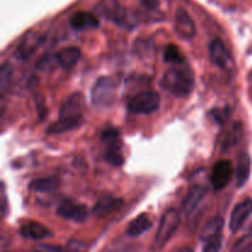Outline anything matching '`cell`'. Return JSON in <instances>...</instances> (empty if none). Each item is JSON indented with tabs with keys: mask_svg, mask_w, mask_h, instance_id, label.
I'll return each mask as SVG.
<instances>
[{
	"mask_svg": "<svg viewBox=\"0 0 252 252\" xmlns=\"http://www.w3.org/2000/svg\"><path fill=\"white\" fill-rule=\"evenodd\" d=\"M81 52L78 47H66L57 53L59 65L64 69H71L79 62Z\"/></svg>",
	"mask_w": 252,
	"mask_h": 252,
	"instance_id": "cell-19",
	"label": "cell"
},
{
	"mask_svg": "<svg viewBox=\"0 0 252 252\" xmlns=\"http://www.w3.org/2000/svg\"><path fill=\"white\" fill-rule=\"evenodd\" d=\"M150 228H152V220L149 219V217L147 214H140L130 221L127 228V234L132 238H135V236H140L142 234H144Z\"/></svg>",
	"mask_w": 252,
	"mask_h": 252,
	"instance_id": "cell-24",
	"label": "cell"
},
{
	"mask_svg": "<svg viewBox=\"0 0 252 252\" xmlns=\"http://www.w3.org/2000/svg\"><path fill=\"white\" fill-rule=\"evenodd\" d=\"M123 201L121 198H116L113 196H103L96 202L94 206V213L97 217H107L110 214L115 213L117 209L122 207Z\"/></svg>",
	"mask_w": 252,
	"mask_h": 252,
	"instance_id": "cell-16",
	"label": "cell"
},
{
	"mask_svg": "<svg viewBox=\"0 0 252 252\" xmlns=\"http://www.w3.org/2000/svg\"><path fill=\"white\" fill-rule=\"evenodd\" d=\"M209 115L216 120V122H218L219 125H224L225 121L228 120L229 115H230V110L228 107L226 108H214L213 111L209 112Z\"/></svg>",
	"mask_w": 252,
	"mask_h": 252,
	"instance_id": "cell-30",
	"label": "cell"
},
{
	"mask_svg": "<svg viewBox=\"0 0 252 252\" xmlns=\"http://www.w3.org/2000/svg\"><path fill=\"white\" fill-rule=\"evenodd\" d=\"M83 122V117L78 118H59L54 123L49 126L47 129L48 134H61V133H65L68 130H73L78 128Z\"/></svg>",
	"mask_w": 252,
	"mask_h": 252,
	"instance_id": "cell-20",
	"label": "cell"
},
{
	"mask_svg": "<svg viewBox=\"0 0 252 252\" xmlns=\"http://www.w3.org/2000/svg\"><path fill=\"white\" fill-rule=\"evenodd\" d=\"M224 228V219L221 217H213L209 219L203 226L201 233V240L202 241H208L211 239L216 238V236L221 235V230Z\"/></svg>",
	"mask_w": 252,
	"mask_h": 252,
	"instance_id": "cell-22",
	"label": "cell"
},
{
	"mask_svg": "<svg viewBox=\"0 0 252 252\" xmlns=\"http://www.w3.org/2000/svg\"><path fill=\"white\" fill-rule=\"evenodd\" d=\"M102 252H113V251H102Z\"/></svg>",
	"mask_w": 252,
	"mask_h": 252,
	"instance_id": "cell-37",
	"label": "cell"
},
{
	"mask_svg": "<svg viewBox=\"0 0 252 252\" xmlns=\"http://www.w3.org/2000/svg\"><path fill=\"white\" fill-rule=\"evenodd\" d=\"M101 140L105 145V158L113 166H121L125 162L122 154V142L120 133L116 129L108 128L101 134Z\"/></svg>",
	"mask_w": 252,
	"mask_h": 252,
	"instance_id": "cell-4",
	"label": "cell"
},
{
	"mask_svg": "<svg viewBox=\"0 0 252 252\" xmlns=\"http://www.w3.org/2000/svg\"><path fill=\"white\" fill-rule=\"evenodd\" d=\"M251 171V160L250 157L245 153L240 154L236 162V184L239 187H243L249 180Z\"/></svg>",
	"mask_w": 252,
	"mask_h": 252,
	"instance_id": "cell-23",
	"label": "cell"
},
{
	"mask_svg": "<svg viewBox=\"0 0 252 252\" xmlns=\"http://www.w3.org/2000/svg\"><path fill=\"white\" fill-rule=\"evenodd\" d=\"M160 85L176 97H186L194 88V79L189 66L175 65L165 71Z\"/></svg>",
	"mask_w": 252,
	"mask_h": 252,
	"instance_id": "cell-1",
	"label": "cell"
},
{
	"mask_svg": "<svg viewBox=\"0 0 252 252\" xmlns=\"http://www.w3.org/2000/svg\"><path fill=\"white\" fill-rule=\"evenodd\" d=\"M57 214L66 220L74 221V223H83L88 219L89 211L85 204L66 199L59 204L57 208Z\"/></svg>",
	"mask_w": 252,
	"mask_h": 252,
	"instance_id": "cell-8",
	"label": "cell"
},
{
	"mask_svg": "<svg viewBox=\"0 0 252 252\" xmlns=\"http://www.w3.org/2000/svg\"><path fill=\"white\" fill-rule=\"evenodd\" d=\"M133 51H134V53L137 54L138 57H140L142 59L153 57L155 53L154 44L150 41H147V39H138V41H135Z\"/></svg>",
	"mask_w": 252,
	"mask_h": 252,
	"instance_id": "cell-27",
	"label": "cell"
},
{
	"mask_svg": "<svg viewBox=\"0 0 252 252\" xmlns=\"http://www.w3.org/2000/svg\"><path fill=\"white\" fill-rule=\"evenodd\" d=\"M252 213V199L246 198L244 201H241L240 203H238L235 206V208L233 209L230 214V221H229V228L233 233L240 230L243 228L244 223L246 221V219L249 218V216Z\"/></svg>",
	"mask_w": 252,
	"mask_h": 252,
	"instance_id": "cell-11",
	"label": "cell"
},
{
	"mask_svg": "<svg viewBox=\"0 0 252 252\" xmlns=\"http://www.w3.org/2000/svg\"><path fill=\"white\" fill-rule=\"evenodd\" d=\"M164 59L166 63L175 64V65H184L185 64V57L180 48L175 44H169L165 47L164 51Z\"/></svg>",
	"mask_w": 252,
	"mask_h": 252,
	"instance_id": "cell-25",
	"label": "cell"
},
{
	"mask_svg": "<svg viewBox=\"0 0 252 252\" xmlns=\"http://www.w3.org/2000/svg\"><path fill=\"white\" fill-rule=\"evenodd\" d=\"M207 194V189L202 185H197V186L192 187L191 191L187 194L186 199L184 201L182 204V211H184L185 216H191L194 211L197 209V207L199 206L203 198Z\"/></svg>",
	"mask_w": 252,
	"mask_h": 252,
	"instance_id": "cell-15",
	"label": "cell"
},
{
	"mask_svg": "<svg viewBox=\"0 0 252 252\" xmlns=\"http://www.w3.org/2000/svg\"><path fill=\"white\" fill-rule=\"evenodd\" d=\"M85 108V97L83 94L74 93L63 101L59 110L61 118H78L83 117V111Z\"/></svg>",
	"mask_w": 252,
	"mask_h": 252,
	"instance_id": "cell-10",
	"label": "cell"
},
{
	"mask_svg": "<svg viewBox=\"0 0 252 252\" xmlns=\"http://www.w3.org/2000/svg\"><path fill=\"white\" fill-rule=\"evenodd\" d=\"M20 234L22 238L30 239V240H42L52 235L49 229L37 221H29L20 228Z\"/></svg>",
	"mask_w": 252,
	"mask_h": 252,
	"instance_id": "cell-17",
	"label": "cell"
},
{
	"mask_svg": "<svg viewBox=\"0 0 252 252\" xmlns=\"http://www.w3.org/2000/svg\"><path fill=\"white\" fill-rule=\"evenodd\" d=\"M233 175L234 167L233 162L230 160L223 159L216 162L211 175V182L213 185L214 189L220 191V189H225L229 182L231 181V179H233Z\"/></svg>",
	"mask_w": 252,
	"mask_h": 252,
	"instance_id": "cell-9",
	"label": "cell"
},
{
	"mask_svg": "<svg viewBox=\"0 0 252 252\" xmlns=\"http://www.w3.org/2000/svg\"><path fill=\"white\" fill-rule=\"evenodd\" d=\"M61 181L57 177H43V179H36L30 182L29 189L37 193H48L58 189Z\"/></svg>",
	"mask_w": 252,
	"mask_h": 252,
	"instance_id": "cell-21",
	"label": "cell"
},
{
	"mask_svg": "<svg viewBox=\"0 0 252 252\" xmlns=\"http://www.w3.org/2000/svg\"><path fill=\"white\" fill-rule=\"evenodd\" d=\"M180 224V216L175 209H169L164 213L160 220L159 229L157 231V235L154 239V249L155 250H160L167 241L171 239L174 235L176 229L179 228Z\"/></svg>",
	"mask_w": 252,
	"mask_h": 252,
	"instance_id": "cell-5",
	"label": "cell"
},
{
	"mask_svg": "<svg viewBox=\"0 0 252 252\" xmlns=\"http://www.w3.org/2000/svg\"><path fill=\"white\" fill-rule=\"evenodd\" d=\"M179 252H192L189 249H182V250H180Z\"/></svg>",
	"mask_w": 252,
	"mask_h": 252,
	"instance_id": "cell-36",
	"label": "cell"
},
{
	"mask_svg": "<svg viewBox=\"0 0 252 252\" xmlns=\"http://www.w3.org/2000/svg\"><path fill=\"white\" fill-rule=\"evenodd\" d=\"M11 73V66H9L7 63L2 64L1 71H0V89H1V94H4L6 91L7 86H9Z\"/></svg>",
	"mask_w": 252,
	"mask_h": 252,
	"instance_id": "cell-28",
	"label": "cell"
},
{
	"mask_svg": "<svg viewBox=\"0 0 252 252\" xmlns=\"http://www.w3.org/2000/svg\"><path fill=\"white\" fill-rule=\"evenodd\" d=\"M42 38L39 37V34L34 33V32H30L24 39H22L21 43L17 47L16 52H15V56L16 58L21 59V61H27L32 54L36 52V49L38 48V46L41 44Z\"/></svg>",
	"mask_w": 252,
	"mask_h": 252,
	"instance_id": "cell-14",
	"label": "cell"
},
{
	"mask_svg": "<svg viewBox=\"0 0 252 252\" xmlns=\"http://www.w3.org/2000/svg\"><path fill=\"white\" fill-rule=\"evenodd\" d=\"M90 97L96 107H110L117 97V81L111 76H101L94 84Z\"/></svg>",
	"mask_w": 252,
	"mask_h": 252,
	"instance_id": "cell-2",
	"label": "cell"
},
{
	"mask_svg": "<svg viewBox=\"0 0 252 252\" xmlns=\"http://www.w3.org/2000/svg\"><path fill=\"white\" fill-rule=\"evenodd\" d=\"M66 252H89L86 246L84 244L79 243V241H71L68 244V248H66Z\"/></svg>",
	"mask_w": 252,
	"mask_h": 252,
	"instance_id": "cell-32",
	"label": "cell"
},
{
	"mask_svg": "<svg viewBox=\"0 0 252 252\" xmlns=\"http://www.w3.org/2000/svg\"><path fill=\"white\" fill-rule=\"evenodd\" d=\"M97 14L103 16L105 19L111 20L115 24L122 27H133L134 26V19L129 14L126 7H123L117 0H100L95 6Z\"/></svg>",
	"mask_w": 252,
	"mask_h": 252,
	"instance_id": "cell-3",
	"label": "cell"
},
{
	"mask_svg": "<svg viewBox=\"0 0 252 252\" xmlns=\"http://www.w3.org/2000/svg\"><path fill=\"white\" fill-rule=\"evenodd\" d=\"M36 252H66V251L57 245H42L37 249Z\"/></svg>",
	"mask_w": 252,
	"mask_h": 252,
	"instance_id": "cell-34",
	"label": "cell"
},
{
	"mask_svg": "<svg viewBox=\"0 0 252 252\" xmlns=\"http://www.w3.org/2000/svg\"><path fill=\"white\" fill-rule=\"evenodd\" d=\"M244 135V127L241 122H233L228 128L225 133L223 134L221 139V149L229 150L233 147H235L241 140Z\"/></svg>",
	"mask_w": 252,
	"mask_h": 252,
	"instance_id": "cell-18",
	"label": "cell"
},
{
	"mask_svg": "<svg viewBox=\"0 0 252 252\" xmlns=\"http://www.w3.org/2000/svg\"><path fill=\"white\" fill-rule=\"evenodd\" d=\"M209 57H211L213 64L225 71L233 70L235 66V62H234L230 52L226 48L224 42L219 38L214 39L209 44Z\"/></svg>",
	"mask_w": 252,
	"mask_h": 252,
	"instance_id": "cell-7",
	"label": "cell"
},
{
	"mask_svg": "<svg viewBox=\"0 0 252 252\" xmlns=\"http://www.w3.org/2000/svg\"><path fill=\"white\" fill-rule=\"evenodd\" d=\"M71 29L76 31H83V30L96 29L100 25V21L96 17V15L86 11H76L69 19Z\"/></svg>",
	"mask_w": 252,
	"mask_h": 252,
	"instance_id": "cell-13",
	"label": "cell"
},
{
	"mask_svg": "<svg viewBox=\"0 0 252 252\" xmlns=\"http://www.w3.org/2000/svg\"><path fill=\"white\" fill-rule=\"evenodd\" d=\"M160 106V96L155 91H142L133 96L128 102V110L135 115H149Z\"/></svg>",
	"mask_w": 252,
	"mask_h": 252,
	"instance_id": "cell-6",
	"label": "cell"
},
{
	"mask_svg": "<svg viewBox=\"0 0 252 252\" xmlns=\"http://www.w3.org/2000/svg\"><path fill=\"white\" fill-rule=\"evenodd\" d=\"M175 30H176V33L184 39H191L196 34V26H194L193 20L186 10H177Z\"/></svg>",
	"mask_w": 252,
	"mask_h": 252,
	"instance_id": "cell-12",
	"label": "cell"
},
{
	"mask_svg": "<svg viewBox=\"0 0 252 252\" xmlns=\"http://www.w3.org/2000/svg\"><path fill=\"white\" fill-rule=\"evenodd\" d=\"M140 4L145 10L153 11L159 7V0H140Z\"/></svg>",
	"mask_w": 252,
	"mask_h": 252,
	"instance_id": "cell-33",
	"label": "cell"
},
{
	"mask_svg": "<svg viewBox=\"0 0 252 252\" xmlns=\"http://www.w3.org/2000/svg\"><path fill=\"white\" fill-rule=\"evenodd\" d=\"M1 197H2V216H6V193H5V187L4 185H2V193H1Z\"/></svg>",
	"mask_w": 252,
	"mask_h": 252,
	"instance_id": "cell-35",
	"label": "cell"
},
{
	"mask_svg": "<svg viewBox=\"0 0 252 252\" xmlns=\"http://www.w3.org/2000/svg\"><path fill=\"white\" fill-rule=\"evenodd\" d=\"M221 248V235L216 236L211 240L206 241V245L203 248V252H219Z\"/></svg>",
	"mask_w": 252,
	"mask_h": 252,
	"instance_id": "cell-31",
	"label": "cell"
},
{
	"mask_svg": "<svg viewBox=\"0 0 252 252\" xmlns=\"http://www.w3.org/2000/svg\"><path fill=\"white\" fill-rule=\"evenodd\" d=\"M231 252H252V234H249V235L241 238L234 245Z\"/></svg>",
	"mask_w": 252,
	"mask_h": 252,
	"instance_id": "cell-29",
	"label": "cell"
},
{
	"mask_svg": "<svg viewBox=\"0 0 252 252\" xmlns=\"http://www.w3.org/2000/svg\"><path fill=\"white\" fill-rule=\"evenodd\" d=\"M59 62L57 58V54H44L39 58V61L37 62L36 68L39 71H43V73H49V71H53L54 69L58 68Z\"/></svg>",
	"mask_w": 252,
	"mask_h": 252,
	"instance_id": "cell-26",
	"label": "cell"
}]
</instances>
